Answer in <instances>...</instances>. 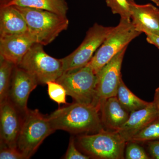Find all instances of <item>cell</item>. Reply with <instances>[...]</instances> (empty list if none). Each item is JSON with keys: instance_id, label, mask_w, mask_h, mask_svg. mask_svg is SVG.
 I'll return each mask as SVG.
<instances>
[{"instance_id": "1", "label": "cell", "mask_w": 159, "mask_h": 159, "mask_svg": "<svg viewBox=\"0 0 159 159\" xmlns=\"http://www.w3.org/2000/svg\"><path fill=\"white\" fill-rule=\"evenodd\" d=\"M54 130L74 134H90L104 129L99 110L92 104L74 102L58 108L48 116Z\"/></svg>"}, {"instance_id": "2", "label": "cell", "mask_w": 159, "mask_h": 159, "mask_svg": "<svg viewBox=\"0 0 159 159\" xmlns=\"http://www.w3.org/2000/svg\"><path fill=\"white\" fill-rule=\"evenodd\" d=\"M14 6L25 20L29 31L36 43L47 45L68 28L66 16L43 9Z\"/></svg>"}, {"instance_id": "3", "label": "cell", "mask_w": 159, "mask_h": 159, "mask_svg": "<svg viewBox=\"0 0 159 159\" xmlns=\"http://www.w3.org/2000/svg\"><path fill=\"white\" fill-rule=\"evenodd\" d=\"M142 33L137 31L131 19L121 18L113 27L88 64L97 74L119 52Z\"/></svg>"}, {"instance_id": "4", "label": "cell", "mask_w": 159, "mask_h": 159, "mask_svg": "<svg viewBox=\"0 0 159 159\" xmlns=\"http://www.w3.org/2000/svg\"><path fill=\"white\" fill-rule=\"evenodd\" d=\"M75 142L78 149L90 157L100 159L124 158L126 142L118 132L103 129L96 134L80 135Z\"/></svg>"}, {"instance_id": "5", "label": "cell", "mask_w": 159, "mask_h": 159, "mask_svg": "<svg viewBox=\"0 0 159 159\" xmlns=\"http://www.w3.org/2000/svg\"><path fill=\"white\" fill-rule=\"evenodd\" d=\"M55 131L48 116L43 115L38 109H28L23 116L21 128L18 138L17 149L26 159L30 158L45 139Z\"/></svg>"}, {"instance_id": "6", "label": "cell", "mask_w": 159, "mask_h": 159, "mask_svg": "<svg viewBox=\"0 0 159 159\" xmlns=\"http://www.w3.org/2000/svg\"><path fill=\"white\" fill-rule=\"evenodd\" d=\"M43 46L34 43L17 66L34 77L39 84H46L56 81L62 75L63 68L61 59L51 57Z\"/></svg>"}, {"instance_id": "7", "label": "cell", "mask_w": 159, "mask_h": 159, "mask_svg": "<svg viewBox=\"0 0 159 159\" xmlns=\"http://www.w3.org/2000/svg\"><path fill=\"white\" fill-rule=\"evenodd\" d=\"M97 76L89 65L63 72L56 80L65 88L74 102L92 104L95 97Z\"/></svg>"}, {"instance_id": "8", "label": "cell", "mask_w": 159, "mask_h": 159, "mask_svg": "<svg viewBox=\"0 0 159 159\" xmlns=\"http://www.w3.org/2000/svg\"><path fill=\"white\" fill-rule=\"evenodd\" d=\"M113 28L95 23L89 29L85 38L77 48L61 58L63 72L87 65Z\"/></svg>"}, {"instance_id": "9", "label": "cell", "mask_w": 159, "mask_h": 159, "mask_svg": "<svg viewBox=\"0 0 159 159\" xmlns=\"http://www.w3.org/2000/svg\"><path fill=\"white\" fill-rule=\"evenodd\" d=\"M127 47L109 61L97 74L95 97L92 104L100 110L106 99L116 97L120 80L122 61Z\"/></svg>"}, {"instance_id": "10", "label": "cell", "mask_w": 159, "mask_h": 159, "mask_svg": "<svg viewBox=\"0 0 159 159\" xmlns=\"http://www.w3.org/2000/svg\"><path fill=\"white\" fill-rule=\"evenodd\" d=\"M23 116L8 99L0 104L1 147L17 148Z\"/></svg>"}, {"instance_id": "11", "label": "cell", "mask_w": 159, "mask_h": 159, "mask_svg": "<svg viewBox=\"0 0 159 159\" xmlns=\"http://www.w3.org/2000/svg\"><path fill=\"white\" fill-rule=\"evenodd\" d=\"M38 84L34 77L16 66L12 73L8 100L24 115L28 110L27 103L29 95Z\"/></svg>"}, {"instance_id": "12", "label": "cell", "mask_w": 159, "mask_h": 159, "mask_svg": "<svg viewBox=\"0 0 159 159\" xmlns=\"http://www.w3.org/2000/svg\"><path fill=\"white\" fill-rule=\"evenodd\" d=\"M36 43L29 32L0 37V57L17 66Z\"/></svg>"}, {"instance_id": "13", "label": "cell", "mask_w": 159, "mask_h": 159, "mask_svg": "<svg viewBox=\"0 0 159 159\" xmlns=\"http://www.w3.org/2000/svg\"><path fill=\"white\" fill-rule=\"evenodd\" d=\"M131 20L137 31L159 35V9L151 4L130 3Z\"/></svg>"}, {"instance_id": "14", "label": "cell", "mask_w": 159, "mask_h": 159, "mask_svg": "<svg viewBox=\"0 0 159 159\" xmlns=\"http://www.w3.org/2000/svg\"><path fill=\"white\" fill-rule=\"evenodd\" d=\"M159 117L153 102H151L145 108L130 112L128 120L117 132L127 143Z\"/></svg>"}, {"instance_id": "15", "label": "cell", "mask_w": 159, "mask_h": 159, "mask_svg": "<svg viewBox=\"0 0 159 159\" xmlns=\"http://www.w3.org/2000/svg\"><path fill=\"white\" fill-rule=\"evenodd\" d=\"M99 112L103 128L110 131H118L128 120L130 115L116 97L106 99L101 106Z\"/></svg>"}, {"instance_id": "16", "label": "cell", "mask_w": 159, "mask_h": 159, "mask_svg": "<svg viewBox=\"0 0 159 159\" xmlns=\"http://www.w3.org/2000/svg\"><path fill=\"white\" fill-rule=\"evenodd\" d=\"M28 31L25 20L14 6L1 7L0 37L22 34Z\"/></svg>"}, {"instance_id": "17", "label": "cell", "mask_w": 159, "mask_h": 159, "mask_svg": "<svg viewBox=\"0 0 159 159\" xmlns=\"http://www.w3.org/2000/svg\"><path fill=\"white\" fill-rule=\"evenodd\" d=\"M15 6L43 9L66 16L69 8L65 0H14L6 6Z\"/></svg>"}, {"instance_id": "18", "label": "cell", "mask_w": 159, "mask_h": 159, "mask_svg": "<svg viewBox=\"0 0 159 159\" xmlns=\"http://www.w3.org/2000/svg\"><path fill=\"white\" fill-rule=\"evenodd\" d=\"M116 97L121 105L129 113L148 106L151 102H147L136 96L120 80Z\"/></svg>"}, {"instance_id": "19", "label": "cell", "mask_w": 159, "mask_h": 159, "mask_svg": "<svg viewBox=\"0 0 159 159\" xmlns=\"http://www.w3.org/2000/svg\"><path fill=\"white\" fill-rule=\"evenodd\" d=\"M16 66L0 57V104L8 100L12 73Z\"/></svg>"}, {"instance_id": "20", "label": "cell", "mask_w": 159, "mask_h": 159, "mask_svg": "<svg viewBox=\"0 0 159 159\" xmlns=\"http://www.w3.org/2000/svg\"><path fill=\"white\" fill-rule=\"evenodd\" d=\"M154 140H159V117L139 131L130 141L139 143Z\"/></svg>"}, {"instance_id": "21", "label": "cell", "mask_w": 159, "mask_h": 159, "mask_svg": "<svg viewBox=\"0 0 159 159\" xmlns=\"http://www.w3.org/2000/svg\"><path fill=\"white\" fill-rule=\"evenodd\" d=\"M49 97L51 100L61 104H67L66 102V91L61 84L56 81H50L47 83Z\"/></svg>"}, {"instance_id": "22", "label": "cell", "mask_w": 159, "mask_h": 159, "mask_svg": "<svg viewBox=\"0 0 159 159\" xmlns=\"http://www.w3.org/2000/svg\"><path fill=\"white\" fill-rule=\"evenodd\" d=\"M106 2L113 14H119L121 18L131 19L130 3L128 0H106Z\"/></svg>"}, {"instance_id": "23", "label": "cell", "mask_w": 159, "mask_h": 159, "mask_svg": "<svg viewBox=\"0 0 159 159\" xmlns=\"http://www.w3.org/2000/svg\"><path fill=\"white\" fill-rule=\"evenodd\" d=\"M125 158L126 159H149L146 152L138 142H129L126 143Z\"/></svg>"}, {"instance_id": "24", "label": "cell", "mask_w": 159, "mask_h": 159, "mask_svg": "<svg viewBox=\"0 0 159 159\" xmlns=\"http://www.w3.org/2000/svg\"><path fill=\"white\" fill-rule=\"evenodd\" d=\"M76 142L74 137H71L69 142L68 148L64 159H89L90 157L83 154L77 148Z\"/></svg>"}, {"instance_id": "25", "label": "cell", "mask_w": 159, "mask_h": 159, "mask_svg": "<svg viewBox=\"0 0 159 159\" xmlns=\"http://www.w3.org/2000/svg\"><path fill=\"white\" fill-rule=\"evenodd\" d=\"M1 159H26L25 157L17 148L1 147Z\"/></svg>"}, {"instance_id": "26", "label": "cell", "mask_w": 159, "mask_h": 159, "mask_svg": "<svg viewBox=\"0 0 159 159\" xmlns=\"http://www.w3.org/2000/svg\"><path fill=\"white\" fill-rule=\"evenodd\" d=\"M148 149L153 158L159 159V140L148 142Z\"/></svg>"}, {"instance_id": "27", "label": "cell", "mask_w": 159, "mask_h": 159, "mask_svg": "<svg viewBox=\"0 0 159 159\" xmlns=\"http://www.w3.org/2000/svg\"><path fill=\"white\" fill-rule=\"evenodd\" d=\"M146 40L149 43L153 45L159 49V35L147 34Z\"/></svg>"}, {"instance_id": "28", "label": "cell", "mask_w": 159, "mask_h": 159, "mask_svg": "<svg viewBox=\"0 0 159 159\" xmlns=\"http://www.w3.org/2000/svg\"><path fill=\"white\" fill-rule=\"evenodd\" d=\"M152 102L159 116V87L157 88L155 91Z\"/></svg>"}, {"instance_id": "29", "label": "cell", "mask_w": 159, "mask_h": 159, "mask_svg": "<svg viewBox=\"0 0 159 159\" xmlns=\"http://www.w3.org/2000/svg\"><path fill=\"white\" fill-rule=\"evenodd\" d=\"M13 1L14 0H0V6L1 7L7 6Z\"/></svg>"}, {"instance_id": "30", "label": "cell", "mask_w": 159, "mask_h": 159, "mask_svg": "<svg viewBox=\"0 0 159 159\" xmlns=\"http://www.w3.org/2000/svg\"><path fill=\"white\" fill-rule=\"evenodd\" d=\"M150 1L156 4L157 6H159V0H150Z\"/></svg>"}, {"instance_id": "31", "label": "cell", "mask_w": 159, "mask_h": 159, "mask_svg": "<svg viewBox=\"0 0 159 159\" xmlns=\"http://www.w3.org/2000/svg\"><path fill=\"white\" fill-rule=\"evenodd\" d=\"M129 2L130 3L134 2V0H128Z\"/></svg>"}, {"instance_id": "32", "label": "cell", "mask_w": 159, "mask_h": 159, "mask_svg": "<svg viewBox=\"0 0 159 159\" xmlns=\"http://www.w3.org/2000/svg\"></svg>"}]
</instances>
